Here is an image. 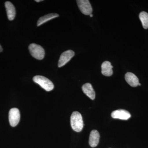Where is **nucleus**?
I'll return each mask as SVG.
<instances>
[{
    "label": "nucleus",
    "mask_w": 148,
    "mask_h": 148,
    "mask_svg": "<svg viewBox=\"0 0 148 148\" xmlns=\"http://www.w3.org/2000/svg\"><path fill=\"white\" fill-rule=\"evenodd\" d=\"M82 90L85 94L91 100H93L95 98V93L92 85L90 83H86L82 86Z\"/></svg>",
    "instance_id": "11"
},
{
    "label": "nucleus",
    "mask_w": 148,
    "mask_h": 148,
    "mask_svg": "<svg viewBox=\"0 0 148 148\" xmlns=\"http://www.w3.org/2000/svg\"><path fill=\"white\" fill-rule=\"evenodd\" d=\"M71 124L72 129L77 132L82 130L84 126L83 121L81 114L79 112H74L71 117Z\"/></svg>",
    "instance_id": "1"
},
{
    "label": "nucleus",
    "mask_w": 148,
    "mask_h": 148,
    "mask_svg": "<svg viewBox=\"0 0 148 148\" xmlns=\"http://www.w3.org/2000/svg\"><path fill=\"white\" fill-rule=\"evenodd\" d=\"M89 16H90V17H92V16H93V15H92V14H90V15H89Z\"/></svg>",
    "instance_id": "17"
},
{
    "label": "nucleus",
    "mask_w": 148,
    "mask_h": 148,
    "mask_svg": "<svg viewBox=\"0 0 148 148\" xmlns=\"http://www.w3.org/2000/svg\"><path fill=\"white\" fill-rule=\"evenodd\" d=\"M100 135L97 130H92L90 132L89 139V144L91 147H95L99 143Z\"/></svg>",
    "instance_id": "8"
},
{
    "label": "nucleus",
    "mask_w": 148,
    "mask_h": 148,
    "mask_svg": "<svg viewBox=\"0 0 148 148\" xmlns=\"http://www.w3.org/2000/svg\"><path fill=\"white\" fill-rule=\"evenodd\" d=\"M111 116L114 119L127 120L131 117L130 113L126 110L120 109L113 111Z\"/></svg>",
    "instance_id": "7"
},
{
    "label": "nucleus",
    "mask_w": 148,
    "mask_h": 148,
    "mask_svg": "<svg viewBox=\"0 0 148 148\" xmlns=\"http://www.w3.org/2000/svg\"><path fill=\"white\" fill-rule=\"evenodd\" d=\"M20 114L19 110L16 108L10 109L9 112V121L12 127H15L20 121Z\"/></svg>",
    "instance_id": "4"
},
{
    "label": "nucleus",
    "mask_w": 148,
    "mask_h": 148,
    "mask_svg": "<svg viewBox=\"0 0 148 148\" xmlns=\"http://www.w3.org/2000/svg\"><path fill=\"white\" fill-rule=\"evenodd\" d=\"M3 51V48L1 45H0V52H2Z\"/></svg>",
    "instance_id": "15"
},
{
    "label": "nucleus",
    "mask_w": 148,
    "mask_h": 148,
    "mask_svg": "<svg viewBox=\"0 0 148 148\" xmlns=\"http://www.w3.org/2000/svg\"><path fill=\"white\" fill-rule=\"evenodd\" d=\"M75 55V52L73 50H69L64 51L60 56L58 63V67L61 68L71 60Z\"/></svg>",
    "instance_id": "6"
},
{
    "label": "nucleus",
    "mask_w": 148,
    "mask_h": 148,
    "mask_svg": "<svg viewBox=\"0 0 148 148\" xmlns=\"http://www.w3.org/2000/svg\"><path fill=\"white\" fill-rule=\"evenodd\" d=\"M29 52L34 58L42 60L45 55V51L42 47L36 44H31L29 47Z\"/></svg>",
    "instance_id": "3"
},
{
    "label": "nucleus",
    "mask_w": 148,
    "mask_h": 148,
    "mask_svg": "<svg viewBox=\"0 0 148 148\" xmlns=\"http://www.w3.org/2000/svg\"><path fill=\"white\" fill-rule=\"evenodd\" d=\"M36 2H40V1H42L43 0H36Z\"/></svg>",
    "instance_id": "16"
},
{
    "label": "nucleus",
    "mask_w": 148,
    "mask_h": 148,
    "mask_svg": "<svg viewBox=\"0 0 148 148\" xmlns=\"http://www.w3.org/2000/svg\"><path fill=\"white\" fill-rule=\"evenodd\" d=\"M58 16H59V15L57 14L50 13L42 16V17H40L39 19L38 20V22H37V26L39 27L47 21L58 17Z\"/></svg>",
    "instance_id": "13"
},
{
    "label": "nucleus",
    "mask_w": 148,
    "mask_h": 148,
    "mask_svg": "<svg viewBox=\"0 0 148 148\" xmlns=\"http://www.w3.org/2000/svg\"><path fill=\"white\" fill-rule=\"evenodd\" d=\"M125 78L126 82L130 86L135 87L138 86V84H139V79L135 74L130 72H128L125 74Z\"/></svg>",
    "instance_id": "9"
},
{
    "label": "nucleus",
    "mask_w": 148,
    "mask_h": 148,
    "mask_svg": "<svg viewBox=\"0 0 148 148\" xmlns=\"http://www.w3.org/2000/svg\"><path fill=\"white\" fill-rule=\"evenodd\" d=\"M33 80L46 91H51L54 88V85L51 81L42 76H36L33 78Z\"/></svg>",
    "instance_id": "2"
},
{
    "label": "nucleus",
    "mask_w": 148,
    "mask_h": 148,
    "mask_svg": "<svg viewBox=\"0 0 148 148\" xmlns=\"http://www.w3.org/2000/svg\"><path fill=\"white\" fill-rule=\"evenodd\" d=\"M139 18L144 29H147L148 28V14L146 12H142L139 15Z\"/></svg>",
    "instance_id": "14"
},
{
    "label": "nucleus",
    "mask_w": 148,
    "mask_h": 148,
    "mask_svg": "<svg viewBox=\"0 0 148 148\" xmlns=\"http://www.w3.org/2000/svg\"><path fill=\"white\" fill-rule=\"evenodd\" d=\"M112 68L113 66L111 65L110 62L108 61H105L101 65V73L103 75L111 76L113 74Z\"/></svg>",
    "instance_id": "12"
},
{
    "label": "nucleus",
    "mask_w": 148,
    "mask_h": 148,
    "mask_svg": "<svg viewBox=\"0 0 148 148\" xmlns=\"http://www.w3.org/2000/svg\"><path fill=\"white\" fill-rule=\"evenodd\" d=\"M77 4L79 8L83 14L89 15L92 13V9L91 4L88 0H78Z\"/></svg>",
    "instance_id": "5"
},
{
    "label": "nucleus",
    "mask_w": 148,
    "mask_h": 148,
    "mask_svg": "<svg viewBox=\"0 0 148 148\" xmlns=\"http://www.w3.org/2000/svg\"><path fill=\"white\" fill-rule=\"evenodd\" d=\"M138 85L141 86V84L139 83V84H138Z\"/></svg>",
    "instance_id": "18"
},
{
    "label": "nucleus",
    "mask_w": 148,
    "mask_h": 148,
    "mask_svg": "<svg viewBox=\"0 0 148 148\" xmlns=\"http://www.w3.org/2000/svg\"><path fill=\"white\" fill-rule=\"evenodd\" d=\"M5 7L9 20L12 21L16 16V10L15 7L10 2L6 1L5 3Z\"/></svg>",
    "instance_id": "10"
}]
</instances>
